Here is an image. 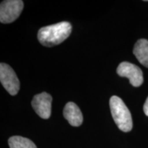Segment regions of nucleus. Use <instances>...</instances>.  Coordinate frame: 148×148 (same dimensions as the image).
Wrapping results in <instances>:
<instances>
[{
	"mask_svg": "<svg viewBox=\"0 0 148 148\" xmlns=\"http://www.w3.org/2000/svg\"><path fill=\"white\" fill-rule=\"evenodd\" d=\"M52 97L49 93L42 92L33 97L32 106L36 113L42 119H47L50 117L51 112Z\"/></svg>",
	"mask_w": 148,
	"mask_h": 148,
	"instance_id": "nucleus-6",
	"label": "nucleus"
},
{
	"mask_svg": "<svg viewBox=\"0 0 148 148\" xmlns=\"http://www.w3.org/2000/svg\"><path fill=\"white\" fill-rule=\"evenodd\" d=\"M10 148H37L35 144L28 138L21 136H14L8 139Z\"/></svg>",
	"mask_w": 148,
	"mask_h": 148,
	"instance_id": "nucleus-9",
	"label": "nucleus"
},
{
	"mask_svg": "<svg viewBox=\"0 0 148 148\" xmlns=\"http://www.w3.org/2000/svg\"><path fill=\"white\" fill-rule=\"evenodd\" d=\"M23 8L21 0H6L0 5V21L2 23H10L15 21L21 14Z\"/></svg>",
	"mask_w": 148,
	"mask_h": 148,
	"instance_id": "nucleus-3",
	"label": "nucleus"
},
{
	"mask_svg": "<svg viewBox=\"0 0 148 148\" xmlns=\"http://www.w3.org/2000/svg\"><path fill=\"white\" fill-rule=\"evenodd\" d=\"M116 73L121 77H127L130 82L134 87H138L143 82L141 69L138 66L128 62H122L116 69Z\"/></svg>",
	"mask_w": 148,
	"mask_h": 148,
	"instance_id": "nucleus-5",
	"label": "nucleus"
},
{
	"mask_svg": "<svg viewBox=\"0 0 148 148\" xmlns=\"http://www.w3.org/2000/svg\"><path fill=\"white\" fill-rule=\"evenodd\" d=\"M110 108L112 118L119 130L125 132L132 129V119L130 112L121 98L112 96L110 99Z\"/></svg>",
	"mask_w": 148,
	"mask_h": 148,
	"instance_id": "nucleus-2",
	"label": "nucleus"
},
{
	"mask_svg": "<svg viewBox=\"0 0 148 148\" xmlns=\"http://www.w3.org/2000/svg\"><path fill=\"white\" fill-rule=\"evenodd\" d=\"M63 115L72 126L77 127L82 125L83 122L82 112L75 103L70 101L66 103L63 110Z\"/></svg>",
	"mask_w": 148,
	"mask_h": 148,
	"instance_id": "nucleus-7",
	"label": "nucleus"
},
{
	"mask_svg": "<svg viewBox=\"0 0 148 148\" xmlns=\"http://www.w3.org/2000/svg\"><path fill=\"white\" fill-rule=\"evenodd\" d=\"M133 53L138 62L148 68V40L141 38L137 40L134 45Z\"/></svg>",
	"mask_w": 148,
	"mask_h": 148,
	"instance_id": "nucleus-8",
	"label": "nucleus"
},
{
	"mask_svg": "<svg viewBox=\"0 0 148 148\" xmlns=\"http://www.w3.org/2000/svg\"><path fill=\"white\" fill-rule=\"evenodd\" d=\"M0 81L11 95H15L18 93L20 88L19 79L12 67L3 62L0 64Z\"/></svg>",
	"mask_w": 148,
	"mask_h": 148,
	"instance_id": "nucleus-4",
	"label": "nucleus"
},
{
	"mask_svg": "<svg viewBox=\"0 0 148 148\" xmlns=\"http://www.w3.org/2000/svg\"><path fill=\"white\" fill-rule=\"evenodd\" d=\"M143 110H144V112H145V115H147L148 116V97L147 98V99H146L145 103H144Z\"/></svg>",
	"mask_w": 148,
	"mask_h": 148,
	"instance_id": "nucleus-10",
	"label": "nucleus"
},
{
	"mask_svg": "<svg viewBox=\"0 0 148 148\" xmlns=\"http://www.w3.org/2000/svg\"><path fill=\"white\" fill-rule=\"evenodd\" d=\"M72 27L67 21H62L41 27L38 32V40L45 47L59 45L71 34Z\"/></svg>",
	"mask_w": 148,
	"mask_h": 148,
	"instance_id": "nucleus-1",
	"label": "nucleus"
}]
</instances>
